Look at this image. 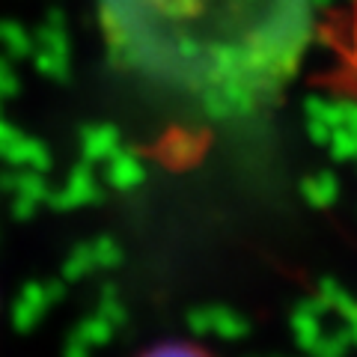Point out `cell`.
Segmentation results:
<instances>
[{
    "label": "cell",
    "instance_id": "2",
    "mask_svg": "<svg viewBox=\"0 0 357 357\" xmlns=\"http://www.w3.org/2000/svg\"><path fill=\"white\" fill-rule=\"evenodd\" d=\"M137 357H215V354H208L206 349H199L194 342H161Z\"/></svg>",
    "mask_w": 357,
    "mask_h": 357
},
{
    "label": "cell",
    "instance_id": "1",
    "mask_svg": "<svg viewBox=\"0 0 357 357\" xmlns=\"http://www.w3.org/2000/svg\"><path fill=\"white\" fill-rule=\"evenodd\" d=\"M114 60L215 119L262 110L307 51L310 0H98Z\"/></svg>",
    "mask_w": 357,
    "mask_h": 357
}]
</instances>
